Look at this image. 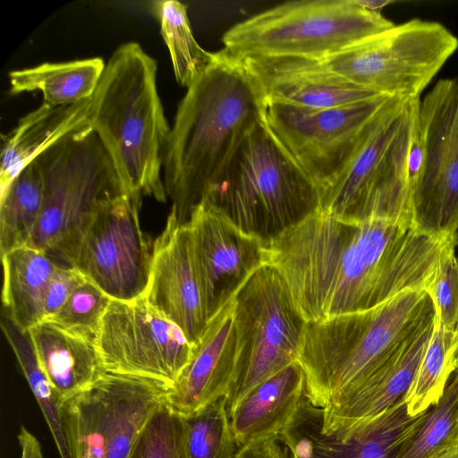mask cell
I'll return each instance as SVG.
<instances>
[{
	"instance_id": "cell-1",
	"label": "cell",
	"mask_w": 458,
	"mask_h": 458,
	"mask_svg": "<svg viewBox=\"0 0 458 458\" xmlns=\"http://www.w3.org/2000/svg\"><path fill=\"white\" fill-rule=\"evenodd\" d=\"M458 236L411 221H350L321 210L266 243L306 322L365 311L412 290L430 289Z\"/></svg>"
},
{
	"instance_id": "cell-2",
	"label": "cell",
	"mask_w": 458,
	"mask_h": 458,
	"mask_svg": "<svg viewBox=\"0 0 458 458\" xmlns=\"http://www.w3.org/2000/svg\"><path fill=\"white\" fill-rule=\"evenodd\" d=\"M267 100L242 58L225 48L178 105L165 149L163 180L181 224L235 149L264 120Z\"/></svg>"
},
{
	"instance_id": "cell-3",
	"label": "cell",
	"mask_w": 458,
	"mask_h": 458,
	"mask_svg": "<svg viewBox=\"0 0 458 458\" xmlns=\"http://www.w3.org/2000/svg\"><path fill=\"white\" fill-rule=\"evenodd\" d=\"M157 64L137 42L120 45L91 97L89 124L117 171L124 193L166 202L162 177L171 128L157 86Z\"/></svg>"
},
{
	"instance_id": "cell-4",
	"label": "cell",
	"mask_w": 458,
	"mask_h": 458,
	"mask_svg": "<svg viewBox=\"0 0 458 458\" xmlns=\"http://www.w3.org/2000/svg\"><path fill=\"white\" fill-rule=\"evenodd\" d=\"M435 314L428 292L412 290L369 310L307 322L297 361L310 402L324 408L354 390Z\"/></svg>"
},
{
	"instance_id": "cell-5",
	"label": "cell",
	"mask_w": 458,
	"mask_h": 458,
	"mask_svg": "<svg viewBox=\"0 0 458 458\" xmlns=\"http://www.w3.org/2000/svg\"><path fill=\"white\" fill-rule=\"evenodd\" d=\"M420 98L392 97L335 180L319 210L350 221L413 220L423 161Z\"/></svg>"
},
{
	"instance_id": "cell-6",
	"label": "cell",
	"mask_w": 458,
	"mask_h": 458,
	"mask_svg": "<svg viewBox=\"0 0 458 458\" xmlns=\"http://www.w3.org/2000/svg\"><path fill=\"white\" fill-rule=\"evenodd\" d=\"M202 199L267 243L318 211L320 191L264 119L238 146Z\"/></svg>"
},
{
	"instance_id": "cell-7",
	"label": "cell",
	"mask_w": 458,
	"mask_h": 458,
	"mask_svg": "<svg viewBox=\"0 0 458 458\" xmlns=\"http://www.w3.org/2000/svg\"><path fill=\"white\" fill-rule=\"evenodd\" d=\"M36 159L43 177V203L27 245L59 267H74L98 204L108 195L124 193L123 185L89 125L63 137Z\"/></svg>"
},
{
	"instance_id": "cell-8",
	"label": "cell",
	"mask_w": 458,
	"mask_h": 458,
	"mask_svg": "<svg viewBox=\"0 0 458 458\" xmlns=\"http://www.w3.org/2000/svg\"><path fill=\"white\" fill-rule=\"evenodd\" d=\"M394 24L354 0L291 1L231 27L222 41L232 55L324 60Z\"/></svg>"
},
{
	"instance_id": "cell-9",
	"label": "cell",
	"mask_w": 458,
	"mask_h": 458,
	"mask_svg": "<svg viewBox=\"0 0 458 458\" xmlns=\"http://www.w3.org/2000/svg\"><path fill=\"white\" fill-rule=\"evenodd\" d=\"M236 357L228 415L256 386L297 361L306 321L276 268L264 265L235 297Z\"/></svg>"
},
{
	"instance_id": "cell-10",
	"label": "cell",
	"mask_w": 458,
	"mask_h": 458,
	"mask_svg": "<svg viewBox=\"0 0 458 458\" xmlns=\"http://www.w3.org/2000/svg\"><path fill=\"white\" fill-rule=\"evenodd\" d=\"M458 47L442 24L412 19L376 33L324 59L352 83L376 94L420 95Z\"/></svg>"
},
{
	"instance_id": "cell-11",
	"label": "cell",
	"mask_w": 458,
	"mask_h": 458,
	"mask_svg": "<svg viewBox=\"0 0 458 458\" xmlns=\"http://www.w3.org/2000/svg\"><path fill=\"white\" fill-rule=\"evenodd\" d=\"M165 389L143 378L105 373L63 404L70 458H132Z\"/></svg>"
},
{
	"instance_id": "cell-12",
	"label": "cell",
	"mask_w": 458,
	"mask_h": 458,
	"mask_svg": "<svg viewBox=\"0 0 458 458\" xmlns=\"http://www.w3.org/2000/svg\"><path fill=\"white\" fill-rule=\"evenodd\" d=\"M106 373L153 381L169 390L190 363L195 345L145 296L111 300L96 341Z\"/></svg>"
},
{
	"instance_id": "cell-13",
	"label": "cell",
	"mask_w": 458,
	"mask_h": 458,
	"mask_svg": "<svg viewBox=\"0 0 458 458\" xmlns=\"http://www.w3.org/2000/svg\"><path fill=\"white\" fill-rule=\"evenodd\" d=\"M390 98L324 109L267 101L264 119L321 193L343 171Z\"/></svg>"
},
{
	"instance_id": "cell-14",
	"label": "cell",
	"mask_w": 458,
	"mask_h": 458,
	"mask_svg": "<svg viewBox=\"0 0 458 458\" xmlns=\"http://www.w3.org/2000/svg\"><path fill=\"white\" fill-rule=\"evenodd\" d=\"M141 203L124 193L104 198L79 249L74 267L112 300L132 301L148 288L153 243L140 227Z\"/></svg>"
},
{
	"instance_id": "cell-15",
	"label": "cell",
	"mask_w": 458,
	"mask_h": 458,
	"mask_svg": "<svg viewBox=\"0 0 458 458\" xmlns=\"http://www.w3.org/2000/svg\"><path fill=\"white\" fill-rule=\"evenodd\" d=\"M423 161L413 195L415 225L458 235V78L439 80L420 103Z\"/></svg>"
},
{
	"instance_id": "cell-16",
	"label": "cell",
	"mask_w": 458,
	"mask_h": 458,
	"mask_svg": "<svg viewBox=\"0 0 458 458\" xmlns=\"http://www.w3.org/2000/svg\"><path fill=\"white\" fill-rule=\"evenodd\" d=\"M208 321L266 265V242L202 199L187 222Z\"/></svg>"
},
{
	"instance_id": "cell-17",
	"label": "cell",
	"mask_w": 458,
	"mask_h": 458,
	"mask_svg": "<svg viewBox=\"0 0 458 458\" xmlns=\"http://www.w3.org/2000/svg\"><path fill=\"white\" fill-rule=\"evenodd\" d=\"M425 412L411 416L403 399L343 433L326 434L321 430L322 408L307 400L277 437L294 458H397Z\"/></svg>"
},
{
	"instance_id": "cell-18",
	"label": "cell",
	"mask_w": 458,
	"mask_h": 458,
	"mask_svg": "<svg viewBox=\"0 0 458 458\" xmlns=\"http://www.w3.org/2000/svg\"><path fill=\"white\" fill-rule=\"evenodd\" d=\"M148 302L197 345L208 323L196 270L188 224L171 208L165 226L153 242Z\"/></svg>"
},
{
	"instance_id": "cell-19",
	"label": "cell",
	"mask_w": 458,
	"mask_h": 458,
	"mask_svg": "<svg viewBox=\"0 0 458 458\" xmlns=\"http://www.w3.org/2000/svg\"><path fill=\"white\" fill-rule=\"evenodd\" d=\"M242 59L267 101L324 109L383 96L352 83L320 59L302 56Z\"/></svg>"
},
{
	"instance_id": "cell-20",
	"label": "cell",
	"mask_w": 458,
	"mask_h": 458,
	"mask_svg": "<svg viewBox=\"0 0 458 458\" xmlns=\"http://www.w3.org/2000/svg\"><path fill=\"white\" fill-rule=\"evenodd\" d=\"M436 314L422 323L394 353L354 390L322 408L321 430L343 433L403 401L414 378L435 326Z\"/></svg>"
},
{
	"instance_id": "cell-21",
	"label": "cell",
	"mask_w": 458,
	"mask_h": 458,
	"mask_svg": "<svg viewBox=\"0 0 458 458\" xmlns=\"http://www.w3.org/2000/svg\"><path fill=\"white\" fill-rule=\"evenodd\" d=\"M235 298L208 323L190 363L164 403L182 417H189L221 397H226L235 367Z\"/></svg>"
},
{
	"instance_id": "cell-22",
	"label": "cell",
	"mask_w": 458,
	"mask_h": 458,
	"mask_svg": "<svg viewBox=\"0 0 458 458\" xmlns=\"http://www.w3.org/2000/svg\"><path fill=\"white\" fill-rule=\"evenodd\" d=\"M307 400L305 374L294 361L252 388L231 412L237 445L279 436Z\"/></svg>"
},
{
	"instance_id": "cell-23",
	"label": "cell",
	"mask_w": 458,
	"mask_h": 458,
	"mask_svg": "<svg viewBox=\"0 0 458 458\" xmlns=\"http://www.w3.org/2000/svg\"><path fill=\"white\" fill-rule=\"evenodd\" d=\"M91 98L65 106L43 102L21 117L4 137L0 164V194L38 156L67 134L89 124Z\"/></svg>"
},
{
	"instance_id": "cell-24",
	"label": "cell",
	"mask_w": 458,
	"mask_h": 458,
	"mask_svg": "<svg viewBox=\"0 0 458 458\" xmlns=\"http://www.w3.org/2000/svg\"><path fill=\"white\" fill-rule=\"evenodd\" d=\"M29 331L39 362L63 402L106 373L95 344L49 320L41 321Z\"/></svg>"
},
{
	"instance_id": "cell-25",
	"label": "cell",
	"mask_w": 458,
	"mask_h": 458,
	"mask_svg": "<svg viewBox=\"0 0 458 458\" xmlns=\"http://www.w3.org/2000/svg\"><path fill=\"white\" fill-rule=\"evenodd\" d=\"M4 312L23 330L44 320L48 283L58 267L45 253L28 245L1 256Z\"/></svg>"
},
{
	"instance_id": "cell-26",
	"label": "cell",
	"mask_w": 458,
	"mask_h": 458,
	"mask_svg": "<svg viewBox=\"0 0 458 458\" xmlns=\"http://www.w3.org/2000/svg\"><path fill=\"white\" fill-rule=\"evenodd\" d=\"M101 57L43 63L9 72L10 94L39 90L46 103L65 106L92 97L104 72Z\"/></svg>"
},
{
	"instance_id": "cell-27",
	"label": "cell",
	"mask_w": 458,
	"mask_h": 458,
	"mask_svg": "<svg viewBox=\"0 0 458 458\" xmlns=\"http://www.w3.org/2000/svg\"><path fill=\"white\" fill-rule=\"evenodd\" d=\"M43 203V177L32 160L0 194V254L26 246L36 228Z\"/></svg>"
},
{
	"instance_id": "cell-28",
	"label": "cell",
	"mask_w": 458,
	"mask_h": 458,
	"mask_svg": "<svg viewBox=\"0 0 458 458\" xmlns=\"http://www.w3.org/2000/svg\"><path fill=\"white\" fill-rule=\"evenodd\" d=\"M1 327L41 409L60 458H70L63 420L64 402L39 362L30 331L21 328L5 312Z\"/></svg>"
},
{
	"instance_id": "cell-29",
	"label": "cell",
	"mask_w": 458,
	"mask_h": 458,
	"mask_svg": "<svg viewBox=\"0 0 458 458\" xmlns=\"http://www.w3.org/2000/svg\"><path fill=\"white\" fill-rule=\"evenodd\" d=\"M152 4L175 79L188 89L209 68L215 53L203 49L195 39L185 4L176 0H158Z\"/></svg>"
},
{
	"instance_id": "cell-30",
	"label": "cell",
	"mask_w": 458,
	"mask_h": 458,
	"mask_svg": "<svg viewBox=\"0 0 458 458\" xmlns=\"http://www.w3.org/2000/svg\"><path fill=\"white\" fill-rule=\"evenodd\" d=\"M457 347L458 336L445 332L435 319L432 335L404 397L411 416L425 412L438 402L454 370Z\"/></svg>"
},
{
	"instance_id": "cell-31",
	"label": "cell",
	"mask_w": 458,
	"mask_h": 458,
	"mask_svg": "<svg viewBox=\"0 0 458 458\" xmlns=\"http://www.w3.org/2000/svg\"><path fill=\"white\" fill-rule=\"evenodd\" d=\"M458 439V369L451 374L438 402L423 415L397 458H424L437 447Z\"/></svg>"
},
{
	"instance_id": "cell-32",
	"label": "cell",
	"mask_w": 458,
	"mask_h": 458,
	"mask_svg": "<svg viewBox=\"0 0 458 458\" xmlns=\"http://www.w3.org/2000/svg\"><path fill=\"white\" fill-rule=\"evenodd\" d=\"M186 444L190 458H234L239 446L221 397L185 418Z\"/></svg>"
},
{
	"instance_id": "cell-33",
	"label": "cell",
	"mask_w": 458,
	"mask_h": 458,
	"mask_svg": "<svg viewBox=\"0 0 458 458\" xmlns=\"http://www.w3.org/2000/svg\"><path fill=\"white\" fill-rule=\"evenodd\" d=\"M111 298L89 281L81 284L49 320L96 344L103 317Z\"/></svg>"
},
{
	"instance_id": "cell-34",
	"label": "cell",
	"mask_w": 458,
	"mask_h": 458,
	"mask_svg": "<svg viewBox=\"0 0 458 458\" xmlns=\"http://www.w3.org/2000/svg\"><path fill=\"white\" fill-rule=\"evenodd\" d=\"M132 458H190L185 418L163 400L140 434Z\"/></svg>"
},
{
	"instance_id": "cell-35",
	"label": "cell",
	"mask_w": 458,
	"mask_h": 458,
	"mask_svg": "<svg viewBox=\"0 0 458 458\" xmlns=\"http://www.w3.org/2000/svg\"><path fill=\"white\" fill-rule=\"evenodd\" d=\"M455 247L448 249L441 258L428 293L437 321L445 332L458 336V255Z\"/></svg>"
},
{
	"instance_id": "cell-36",
	"label": "cell",
	"mask_w": 458,
	"mask_h": 458,
	"mask_svg": "<svg viewBox=\"0 0 458 458\" xmlns=\"http://www.w3.org/2000/svg\"><path fill=\"white\" fill-rule=\"evenodd\" d=\"M87 279L75 267H57L48 283L44 303V320L65 304L75 290Z\"/></svg>"
},
{
	"instance_id": "cell-37",
	"label": "cell",
	"mask_w": 458,
	"mask_h": 458,
	"mask_svg": "<svg viewBox=\"0 0 458 458\" xmlns=\"http://www.w3.org/2000/svg\"><path fill=\"white\" fill-rule=\"evenodd\" d=\"M234 458L294 457L290 448L278 437H267L239 447Z\"/></svg>"
},
{
	"instance_id": "cell-38",
	"label": "cell",
	"mask_w": 458,
	"mask_h": 458,
	"mask_svg": "<svg viewBox=\"0 0 458 458\" xmlns=\"http://www.w3.org/2000/svg\"><path fill=\"white\" fill-rule=\"evenodd\" d=\"M17 438L21 448L20 458H44L39 442L25 427H21Z\"/></svg>"
},
{
	"instance_id": "cell-39",
	"label": "cell",
	"mask_w": 458,
	"mask_h": 458,
	"mask_svg": "<svg viewBox=\"0 0 458 458\" xmlns=\"http://www.w3.org/2000/svg\"><path fill=\"white\" fill-rule=\"evenodd\" d=\"M424 458H458V439L437 447Z\"/></svg>"
},
{
	"instance_id": "cell-40",
	"label": "cell",
	"mask_w": 458,
	"mask_h": 458,
	"mask_svg": "<svg viewBox=\"0 0 458 458\" xmlns=\"http://www.w3.org/2000/svg\"><path fill=\"white\" fill-rule=\"evenodd\" d=\"M363 9L376 13H381V10L394 3L393 0H354Z\"/></svg>"
},
{
	"instance_id": "cell-41",
	"label": "cell",
	"mask_w": 458,
	"mask_h": 458,
	"mask_svg": "<svg viewBox=\"0 0 458 458\" xmlns=\"http://www.w3.org/2000/svg\"><path fill=\"white\" fill-rule=\"evenodd\" d=\"M454 369H458V347L454 355Z\"/></svg>"
}]
</instances>
